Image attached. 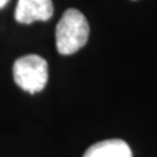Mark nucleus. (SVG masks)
I'll list each match as a JSON object with an SVG mask.
<instances>
[{"label":"nucleus","instance_id":"nucleus-5","mask_svg":"<svg viewBox=\"0 0 157 157\" xmlns=\"http://www.w3.org/2000/svg\"><path fill=\"white\" fill-rule=\"evenodd\" d=\"M8 2H9V0H0V9H2L3 7H6Z\"/></svg>","mask_w":157,"mask_h":157},{"label":"nucleus","instance_id":"nucleus-1","mask_svg":"<svg viewBox=\"0 0 157 157\" xmlns=\"http://www.w3.org/2000/svg\"><path fill=\"white\" fill-rule=\"evenodd\" d=\"M89 38V24L78 9L70 8L59 20L55 41L56 48L62 55H71L85 46Z\"/></svg>","mask_w":157,"mask_h":157},{"label":"nucleus","instance_id":"nucleus-2","mask_svg":"<svg viewBox=\"0 0 157 157\" xmlns=\"http://www.w3.org/2000/svg\"><path fill=\"white\" fill-rule=\"evenodd\" d=\"M14 82L22 90L34 93L41 92L47 84V62L36 54L18 58L13 64Z\"/></svg>","mask_w":157,"mask_h":157},{"label":"nucleus","instance_id":"nucleus-3","mask_svg":"<svg viewBox=\"0 0 157 157\" xmlns=\"http://www.w3.org/2000/svg\"><path fill=\"white\" fill-rule=\"evenodd\" d=\"M54 13L51 0H18L14 18L20 24H32L34 21H47Z\"/></svg>","mask_w":157,"mask_h":157},{"label":"nucleus","instance_id":"nucleus-4","mask_svg":"<svg viewBox=\"0 0 157 157\" xmlns=\"http://www.w3.org/2000/svg\"><path fill=\"white\" fill-rule=\"evenodd\" d=\"M82 157H132V152L126 141L110 139L93 144Z\"/></svg>","mask_w":157,"mask_h":157}]
</instances>
